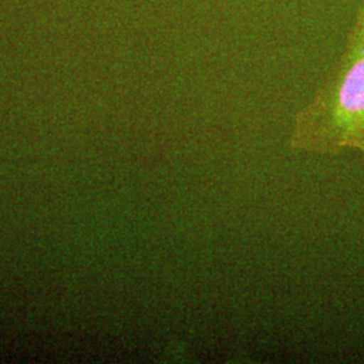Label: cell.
Instances as JSON below:
<instances>
[{
	"label": "cell",
	"instance_id": "1",
	"mask_svg": "<svg viewBox=\"0 0 364 364\" xmlns=\"http://www.w3.org/2000/svg\"><path fill=\"white\" fill-rule=\"evenodd\" d=\"M289 144L293 150L317 156H338L346 149L364 154L363 6L338 63L296 114Z\"/></svg>",
	"mask_w": 364,
	"mask_h": 364
},
{
	"label": "cell",
	"instance_id": "2",
	"mask_svg": "<svg viewBox=\"0 0 364 364\" xmlns=\"http://www.w3.org/2000/svg\"><path fill=\"white\" fill-rule=\"evenodd\" d=\"M362 6H363V7H364V1H363V3H362Z\"/></svg>",
	"mask_w": 364,
	"mask_h": 364
}]
</instances>
